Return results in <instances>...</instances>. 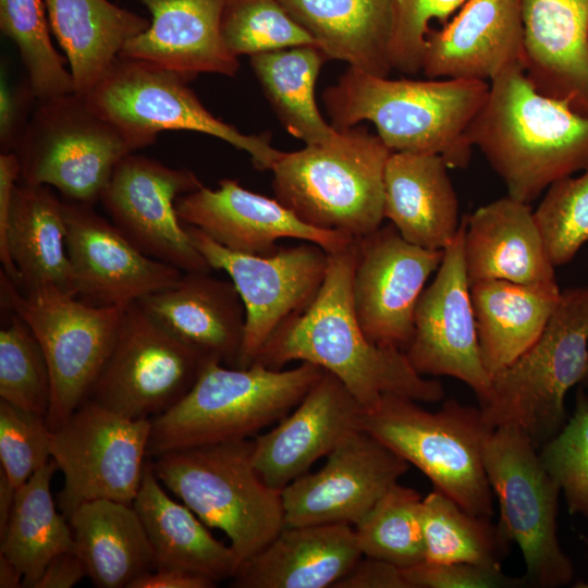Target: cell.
Instances as JSON below:
<instances>
[{
    "instance_id": "1",
    "label": "cell",
    "mask_w": 588,
    "mask_h": 588,
    "mask_svg": "<svg viewBox=\"0 0 588 588\" xmlns=\"http://www.w3.org/2000/svg\"><path fill=\"white\" fill-rule=\"evenodd\" d=\"M356 240L329 254L326 278L314 303L271 333L255 363L275 370L295 360L317 365L347 388L363 412L385 395L441 401V382L418 373L404 351L378 345L363 331L351 292Z\"/></svg>"
},
{
    "instance_id": "2",
    "label": "cell",
    "mask_w": 588,
    "mask_h": 588,
    "mask_svg": "<svg viewBox=\"0 0 588 588\" xmlns=\"http://www.w3.org/2000/svg\"><path fill=\"white\" fill-rule=\"evenodd\" d=\"M490 84L479 79H390L348 68L322 95L338 131L371 122L391 151L440 156L450 169L466 168L471 125Z\"/></svg>"
},
{
    "instance_id": "3",
    "label": "cell",
    "mask_w": 588,
    "mask_h": 588,
    "mask_svg": "<svg viewBox=\"0 0 588 588\" xmlns=\"http://www.w3.org/2000/svg\"><path fill=\"white\" fill-rule=\"evenodd\" d=\"M489 84L469 135L509 196L530 204L554 182L588 166V114L540 93L523 64Z\"/></svg>"
},
{
    "instance_id": "4",
    "label": "cell",
    "mask_w": 588,
    "mask_h": 588,
    "mask_svg": "<svg viewBox=\"0 0 588 588\" xmlns=\"http://www.w3.org/2000/svg\"><path fill=\"white\" fill-rule=\"evenodd\" d=\"M323 372L306 362L275 370L259 363L237 368L212 360L181 401L151 418L148 456L246 440L286 416Z\"/></svg>"
},
{
    "instance_id": "5",
    "label": "cell",
    "mask_w": 588,
    "mask_h": 588,
    "mask_svg": "<svg viewBox=\"0 0 588 588\" xmlns=\"http://www.w3.org/2000/svg\"><path fill=\"white\" fill-rule=\"evenodd\" d=\"M391 150L366 127L323 145L283 152L272 167L275 198L305 223L362 238L384 219V168Z\"/></svg>"
},
{
    "instance_id": "6",
    "label": "cell",
    "mask_w": 588,
    "mask_h": 588,
    "mask_svg": "<svg viewBox=\"0 0 588 588\" xmlns=\"http://www.w3.org/2000/svg\"><path fill=\"white\" fill-rule=\"evenodd\" d=\"M253 440L166 452L151 458L160 482L207 527L223 531L238 565L285 526L281 490L253 463Z\"/></svg>"
},
{
    "instance_id": "7",
    "label": "cell",
    "mask_w": 588,
    "mask_h": 588,
    "mask_svg": "<svg viewBox=\"0 0 588 588\" xmlns=\"http://www.w3.org/2000/svg\"><path fill=\"white\" fill-rule=\"evenodd\" d=\"M588 367V287L562 292L538 340L491 377L480 409L494 429L513 426L541 448L567 421L565 396Z\"/></svg>"
},
{
    "instance_id": "8",
    "label": "cell",
    "mask_w": 588,
    "mask_h": 588,
    "mask_svg": "<svg viewBox=\"0 0 588 588\" xmlns=\"http://www.w3.org/2000/svg\"><path fill=\"white\" fill-rule=\"evenodd\" d=\"M360 428L416 466L440 490L474 515L493 513L483 453L494 430L480 408L448 400L437 412L416 401L385 395L363 412Z\"/></svg>"
},
{
    "instance_id": "9",
    "label": "cell",
    "mask_w": 588,
    "mask_h": 588,
    "mask_svg": "<svg viewBox=\"0 0 588 588\" xmlns=\"http://www.w3.org/2000/svg\"><path fill=\"white\" fill-rule=\"evenodd\" d=\"M194 78L138 59L119 56L84 97L113 123L134 151L156 142L160 132L193 131L247 152L256 169L270 170L284 151L267 133L244 134L216 118L189 87Z\"/></svg>"
},
{
    "instance_id": "10",
    "label": "cell",
    "mask_w": 588,
    "mask_h": 588,
    "mask_svg": "<svg viewBox=\"0 0 588 588\" xmlns=\"http://www.w3.org/2000/svg\"><path fill=\"white\" fill-rule=\"evenodd\" d=\"M1 302L38 339L52 383L46 421L60 427L89 396L117 339L125 308L88 304L57 287L23 292L1 270Z\"/></svg>"
},
{
    "instance_id": "11",
    "label": "cell",
    "mask_w": 588,
    "mask_h": 588,
    "mask_svg": "<svg viewBox=\"0 0 588 588\" xmlns=\"http://www.w3.org/2000/svg\"><path fill=\"white\" fill-rule=\"evenodd\" d=\"M21 181L57 188L68 200H99L115 166L135 152L119 128L83 95L39 100L14 151Z\"/></svg>"
},
{
    "instance_id": "12",
    "label": "cell",
    "mask_w": 588,
    "mask_h": 588,
    "mask_svg": "<svg viewBox=\"0 0 588 588\" xmlns=\"http://www.w3.org/2000/svg\"><path fill=\"white\" fill-rule=\"evenodd\" d=\"M483 463L499 502L498 528L507 543L518 546L526 583L538 588L571 584L574 567L558 537L561 490L538 448L518 428L497 427L487 440Z\"/></svg>"
},
{
    "instance_id": "13",
    "label": "cell",
    "mask_w": 588,
    "mask_h": 588,
    "mask_svg": "<svg viewBox=\"0 0 588 588\" xmlns=\"http://www.w3.org/2000/svg\"><path fill=\"white\" fill-rule=\"evenodd\" d=\"M151 419H130L86 400L50 432L63 486L58 506L69 519L82 504L107 499L132 505L138 492Z\"/></svg>"
},
{
    "instance_id": "14",
    "label": "cell",
    "mask_w": 588,
    "mask_h": 588,
    "mask_svg": "<svg viewBox=\"0 0 588 588\" xmlns=\"http://www.w3.org/2000/svg\"><path fill=\"white\" fill-rule=\"evenodd\" d=\"M212 362L135 302L87 400L130 419H151L181 401Z\"/></svg>"
},
{
    "instance_id": "15",
    "label": "cell",
    "mask_w": 588,
    "mask_h": 588,
    "mask_svg": "<svg viewBox=\"0 0 588 588\" xmlns=\"http://www.w3.org/2000/svg\"><path fill=\"white\" fill-rule=\"evenodd\" d=\"M211 269L224 271L245 307V335L237 368L253 365L271 333L286 319L303 314L323 284L329 254L310 242L280 247L271 256L235 253L199 229L184 224Z\"/></svg>"
},
{
    "instance_id": "16",
    "label": "cell",
    "mask_w": 588,
    "mask_h": 588,
    "mask_svg": "<svg viewBox=\"0 0 588 588\" xmlns=\"http://www.w3.org/2000/svg\"><path fill=\"white\" fill-rule=\"evenodd\" d=\"M201 186L191 170L131 152L115 166L99 201L110 221L146 255L183 272H210L175 209L180 196Z\"/></svg>"
},
{
    "instance_id": "17",
    "label": "cell",
    "mask_w": 588,
    "mask_h": 588,
    "mask_svg": "<svg viewBox=\"0 0 588 588\" xmlns=\"http://www.w3.org/2000/svg\"><path fill=\"white\" fill-rule=\"evenodd\" d=\"M465 218L452 243L443 249L434 280L415 310L414 334L406 357L421 376H448L467 384L481 403L491 377L481 357L468 280L464 241Z\"/></svg>"
},
{
    "instance_id": "18",
    "label": "cell",
    "mask_w": 588,
    "mask_h": 588,
    "mask_svg": "<svg viewBox=\"0 0 588 588\" xmlns=\"http://www.w3.org/2000/svg\"><path fill=\"white\" fill-rule=\"evenodd\" d=\"M442 257L443 250L407 242L391 223L356 240L352 302L369 340L405 352L418 299Z\"/></svg>"
},
{
    "instance_id": "19",
    "label": "cell",
    "mask_w": 588,
    "mask_h": 588,
    "mask_svg": "<svg viewBox=\"0 0 588 588\" xmlns=\"http://www.w3.org/2000/svg\"><path fill=\"white\" fill-rule=\"evenodd\" d=\"M408 468L409 463L359 427L336 445L319 470L281 490L285 526H355Z\"/></svg>"
},
{
    "instance_id": "20",
    "label": "cell",
    "mask_w": 588,
    "mask_h": 588,
    "mask_svg": "<svg viewBox=\"0 0 588 588\" xmlns=\"http://www.w3.org/2000/svg\"><path fill=\"white\" fill-rule=\"evenodd\" d=\"M63 213L75 295L83 302L126 308L182 277L180 269L143 253L93 205L63 201Z\"/></svg>"
},
{
    "instance_id": "21",
    "label": "cell",
    "mask_w": 588,
    "mask_h": 588,
    "mask_svg": "<svg viewBox=\"0 0 588 588\" xmlns=\"http://www.w3.org/2000/svg\"><path fill=\"white\" fill-rule=\"evenodd\" d=\"M183 224L203 231L219 245L235 253L271 256L281 238H295L321 246L328 254L339 252L356 238L314 228L302 221L277 198L223 179L216 189L204 185L175 201Z\"/></svg>"
},
{
    "instance_id": "22",
    "label": "cell",
    "mask_w": 588,
    "mask_h": 588,
    "mask_svg": "<svg viewBox=\"0 0 588 588\" xmlns=\"http://www.w3.org/2000/svg\"><path fill=\"white\" fill-rule=\"evenodd\" d=\"M362 414L347 388L324 371L292 413L253 440L258 474L270 487L282 490L359 428Z\"/></svg>"
},
{
    "instance_id": "23",
    "label": "cell",
    "mask_w": 588,
    "mask_h": 588,
    "mask_svg": "<svg viewBox=\"0 0 588 588\" xmlns=\"http://www.w3.org/2000/svg\"><path fill=\"white\" fill-rule=\"evenodd\" d=\"M523 48L520 0H467L451 21L428 32L421 72L491 82L522 64Z\"/></svg>"
},
{
    "instance_id": "24",
    "label": "cell",
    "mask_w": 588,
    "mask_h": 588,
    "mask_svg": "<svg viewBox=\"0 0 588 588\" xmlns=\"http://www.w3.org/2000/svg\"><path fill=\"white\" fill-rule=\"evenodd\" d=\"M520 9L526 76L588 114V0H520Z\"/></svg>"
},
{
    "instance_id": "25",
    "label": "cell",
    "mask_w": 588,
    "mask_h": 588,
    "mask_svg": "<svg viewBox=\"0 0 588 588\" xmlns=\"http://www.w3.org/2000/svg\"><path fill=\"white\" fill-rule=\"evenodd\" d=\"M138 303L180 341L211 360L237 366L246 313L232 281L210 272H183L175 284Z\"/></svg>"
},
{
    "instance_id": "26",
    "label": "cell",
    "mask_w": 588,
    "mask_h": 588,
    "mask_svg": "<svg viewBox=\"0 0 588 588\" xmlns=\"http://www.w3.org/2000/svg\"><path fill=\"white\" fill-rule=\"evenodd\" d=\"M354 526L345 523L284 526L242 561L235 588H333L362 556Z\"/></svg>"
},
{
    "instance_id": "27",
    "label": "cell",
    "mask_w": 588,
    "mask_h": 588,
    "mask_svg": "<svg viewBox=\"0 0 588 588\" xmlns=\"http://www.w3.org/2000/svg\"><path fill=\"white\" fill-rule=\"evenodd\" d=\"M151 15L147 30L131 39L121 56L195 78L200 73L234 76L238 58L221 36L226 0H138Z\"/></svg>"
},
{
    "instance_id": "28",
    "label": "cell",
    "mask_w": 588,
    "mask_h": 588,
    "mask_svg": "<svg viewBox=\"0 0 588 588\" xmlns=\"http://www.w3.org/2000/svg\"><path fill=\"white\" fill-rule=\"evenodd\" d=\"M464 254L470 284L481 280L558 285L529 204L505 196L465 217Z\"/></svg>"
},
{
    "instance_id": "29",
    "label": "cell",
    "mask_w": 588,
    "mask_h": 588,
    "mask_svg": "<svg viewBox=\"0 0 588 588\" xmlns=\"http://www.w3.org/2000/svg\"><path fill=\"white\" fill-rule=\"evenodd\" d=\"M0 261L1 270L23 292L52 286L76 296L63 201L49 186L16 185Z\"/></svg>"
},
{
    "instance_id": "30",
    "label": "cell",
    "mask_w": 588,
    "mask_h": 588,
    "mask_svg": "<svg viewBox=\"0 0 588 588\" xmlns=\"http://www.w3.org/2000/svg\"><path fill=\"white\" fill-rule=\"evenodd\" d=\"M438 155L392 151L384 168V218L417 246L443 250L461 223L458 200Z\"/></svg>"
},
{
    "instance_id": "31",
    "label": "cell",
    "mask_w": 588,
    "mask_h": 588,
    "mask_svg": "<svg viewBox=\"0 0 588 588\" xmlns=\"http://www.w3.org/2000/svg\"><path fill=\"white\" fill-rule=\"evenodd\" d=\"M329 60L388 76L395 26L394 0H278Z\"/></svg>"
},
{
    "instance_id": "32",
    "label": "cell",
    "mask_w": 588,
    "mask_h": 588,
    "mask_svg": "<svg viewBox=\"0 0 588 588\" xmlns=\"http://www.w3.org/2000/svg\"><path fill=\"white\" fill-rule=\"evenodd\" d=\"M132 505L148 536L156 568L189 572L215 584L233 577L238 561L231 546L216 539L184 503L167 493L150 456Z\"/></svg>"
},
{
    "instance_id": "33",
    "label": "cell",
    "mask_w": 588,
    "mask_h": 588,
    "mask_svg": "<svg viewBox=\"0 0 588 588\" xmlns=\"http://www.w3.org/2000/svg\"><path fill=\"white\" fill-rule=\"evenodd\" d=\"M50 30L65 54L74 93L86 95L150 20L109 0H45Z\"/></svg>"
},
{
    "instance_id": "34",
    "label": "cell",
    "mask_w": 588,
    "mask_h": 588,
    "mask_svg": "<svg viewBox=\"0 0 588 588\" xmlns=\"http://www.w3.org/2000/svg\"><path fill=\"white\" fill-rule=\"evenodd\" d=\"M75 551L99 588H131L156 568L144 525L133 505L99 499L69 517Z\"/></svg>"
},
{
    "instance_id": "35",
    "label": "cell",
    "mask_w": 588,
    "mask_h": 588,
    "mask_svg": "<svg viewBox=\"0 0 588 588\" xmlns=\"http://www.w3.org/2000/svg\"><path fill=\"white\" fill-rule=\"evenodd\" d=\"M483 365L494 376L541 335L562 292L559 285L536 286L505 280L470 284Z\"/></svg>"
},
{
    "instance_id": "36",
    "label": "cell",
    "mask_w": 588,
    "mask_h": 588,
    "mask_svg": "<svg viewBox=\"0 0 588 588\" xmlns=\"http://www.w3.org/2000/svg\"><path fill=\"white\" fill-rule=\"evenodd\" d=\"M329 60L317 46H297L252 56L250 66L285 130L306 145L335 140L340 131L328 124L316 105L315 85Z\"/></svg>"
},
{
    "instance_id": "37",
    "label": "cell",
    "mask_w": 588,
    "mask_h": 588,
    "mask_svg": "<svg viewBox=\"0 0 588 588\" xmlns=\"http://www.w3.org/2000/svg\"><path fill=\"white\" fill-rule=\"evenodd\" d=\"M56 470L51 458L16 490L8 525L0 534V554L21 571L23 587L33 588L54 555L75 550L70 522L57 511L51 493Z\"/></svg>"
},
{
    "instance_id": "38",
    "label": "cell",
    "mask_w": 588,
    "mask_h": 588,
    "mask_svg": "<svg viewBox=\"0 0 588 588\" xmlns=\"http://www.w3.org/2000/svg\"><path fill=\"white\" fill-rule=\"evenodd\" d=\"M425 561L501 567L509 543L489 517L469 513L433 489L421 502Z\"/></svg>"
},
{
    "instance_id": "39",
    "label": "cell",
    "mask_w": 588,
    "mask_h": 588,
    "mask_svg": "<svg viewBox=\"0 0 588 588\" xmlns=\"http://www.w3.org/2000/svg\"><path fill=\"white\" fill-rule=\"evenodd\" d=\"M422 497L396 482L354 526L363 555L387 561L402 569L425 561L421 524Z\"/></svg>"
},
{
    "instance_id": "40",
    "label": "cell",
    "mask_w": 588,
    "mask_h": 588,
    "mask_svg": "<svg viewBox=\"0 0 588 588\" xmlns=\"http://www.w3.org/2000/svg\"><path fill=\"white\" fill-rule=\"evenodd\" d=\"M0 29L16 46L38 101L74 91L66 60L50 39L45 0H0Z\"/></svg>"
},
{
    "instance_id": "41",
    "label": "cell",
    "mask_w": 588,
    "mask_h": 588,
    "mask_svg": "<svg viewBox=\"0 0 588 588\" xmlns=\"http://www.w3.org/2000/svg\"><path fill=\"white\" fill-rule=\"evenodd\" d=\"M51 394L42 347L28 324L12 313L10 322L0 330V399L46 417Z\"/></svg>"
},
{
    "instance_id": "42",
    "label": "cell",
    "mask_w": 588,
    "mask_h": 588,
    "mask_svg": "<svg viewBox=\"0 0 588 588\" xmlns=\"http://www.w3.org/2000/svg\"><path fill=\"white\" fill-rule=\"evenodd\" d=\"M221 36L235 57H249L297 46H317L278 0H226Z\"/></svg>"
},
{
    "instance_id": "43",
    "label": "cell",
    "mask_w": 588,
    "mask_h": 588,
    "mask_svg": "<svg viewBox=\"0 0 588 588\" xmlns=\"http://www.w3.org/2000/svg\"><path fill=\"white\" fill-rule=\"evenodd\" d=\"M534 216L553 266L569 262L588 242V166L551 184Z\"/></svg>"
},
{
    "instance_id": "44",
    "label": "cell",
    "mask_w": 588,
    "mask_h": 588,
    "mask_svg": "<svg viewBox=\"0 0 588 588\" xmlns=\"http://www.w3.org/2000/svg\"><path fill=\"white\" fill-rule=\"evenodd\" d=\"M540 449V458L564 494L568 511L588 519L587 393L578 391L574 414Z\"/></svg>"
},
{
    "instance_id": "45",
    "label": "cell",
    "mask_w": 588,
    "mask_h": 588,
    "mask_svg": "<svg viewBox=\"0 0 588 588\" xmlns=\"http://www.w3.org/2000/svg\"><path fill=\"white\" fill-rule=\"evenodd\" d=\"M46 417L0 399V473L19 489L51 460Z\"/></svg>"
},
{
    "instance_id": "46",
    "label": "cell",
    "mask_w": 588,
    "mask_h": 588,
    "mask_svg": "<svg viewBox=\"0 0 588 588\" xmlns=\"http://www.w3.org/2000/svg\"><path fill=\"white\" fill-rule=\"evenodd\" d=\"M467 0H394L395 26L390 48L392 69L404 74L421 72L430 22L446 24Z\"/></svg>"
},
{
    "instance_id": "47",
    "label": "cell",
    "mask_w": 588,
    "mask_h": 588,
    "mask_svg": "<svg viewBox=\"0 0 588 588\" xmlns=\"http://www.w3.org/2000/svg\"><path fill=\"white\" fill-rule=\"evenodd\" d=\"M409 588H517L526 579L507 576L501 567L424 561L403 569Z\"/></svg>"
},
{
    "instance_id": "48",
    "label": "cell",
    "mask_w": 588,
    "mask_h": 588,
    "mask_svg": "<svg viewBox=\"0 0 588 588\" xmlns=\"http://www.w3.org/2000/svg\"><path fill=\"white\" fill-rule=\"evenodd\" d=\"M38 101L25 77L16 86H10L5 78L0 84V148L1 152L15 151Z\"/></svg>"
},
{
    "instance_id": "49",
    "label": "cell",
    "mask_w": 588,
    "mask_h": 588,
    "mask_svg": "<svg viewBox=\"0 0 588 588\" xmlns=\"http://www.w3.org/2000/svg\"><path fill=\"white\" fill-rule=\"evenodd\" d=\"M333 588H409L403 569L383 560L362 555Z\"/></svg>"
},
{
    "instance_id": "50",
    "label": "cell",
    "mask_w": 588,
    "mask_h": 588,
    "mask_svg": "<svg viewBox=\"0 0 588 588\" xmlns=\"http://www.w3.org/2000/svg\"><path fill=\"white\" fill-rule=\"evenodd\" d=\"M87 577L84 562L75 550L54 555L33 588H70Z\"/></svg>"
},
{
    "instance_id": "51",
    "label": "cell",
    "mask_w": 588,
    "mask_h": 588,
    "mask_svg": "<svg viewBox=\"0 0 588 588\" xmlns=\"http://www.w3.org/2000/svg\"><path fill=\"white\" fill-rule=\"evenodd\" d=\"M21 180V164L15 152L0 154V252L4 248L13 194Z\"/></svg>"
},
{
    "instance_id": "52",
    "label": "cell",
    "mask_w": 588,
    "mask_h": 588,
    "mask_svg": "<svg viewBox=\"0 0 588 588\" xmlns=\"http://www.w3.org/2000/svg\"><path fill=\"white\" fill-rule=\"evenodd\" d=\"M216 584L203 576L174 568H156L135 580L131 588H212Z\"/></svg>"
},
{
    "instance_id": "53",
    "label": "cell",
    "mask_w": 588,
    "mask_h": 588,
    "mask_svg": "<svg viewBox=\"0 0 588 588\" xmlns=\"http://www.w3.org/2000/svg\"><path fill=\"white\" fill-rule=\"evenodd\" d=\"M5 477L0 473V534H2L8 525L16 494Z\"/></svg>"
},
{
    "instance_id": "54",
    "label": "cell",
    "mask_w": 588,
    "mask_h": 588,
    "mask_svg": "<svg viewBox=\"0 0 588 588\" xmlns=\"http://www.w3.org/2000/svg\"><path fill=\"white\" fill-rule=\"evenodd\" d=\"M0 587H23V574L12 562H10L2 554H0Z\"/></svg>"
},
{
    "instance_id": "55",
    "label": "cell",
    "mask_w": 588,
    "mask_h": 588,
    "mask_svg": "<svg viewBox=\"0 0 588 588\" xmlns=\"http://www.w3.org/2000/svg\"><path fill=\"white\" fill-rule=\"evenodd\" d=\"M581 384H583L584 387L588 388V367H587V371H586V373H585V377H584V379H583V381H581Z\"/></svg>"
},
{
    "instance_id": "56",
    "label": "cell",
    "mask_w": 588,
    "mask_h": 588,
    "mask_svg": "<svg viewBox=\"0 0 588 588\" xmlns=\"http://www.w3.org/2000/svg\"><path fill=\"white\" fill-rule=\"evenodd\" d=\"M576 588H588V581L587 583H578L575 585Z\"/></svg>"
}]
</instances>
